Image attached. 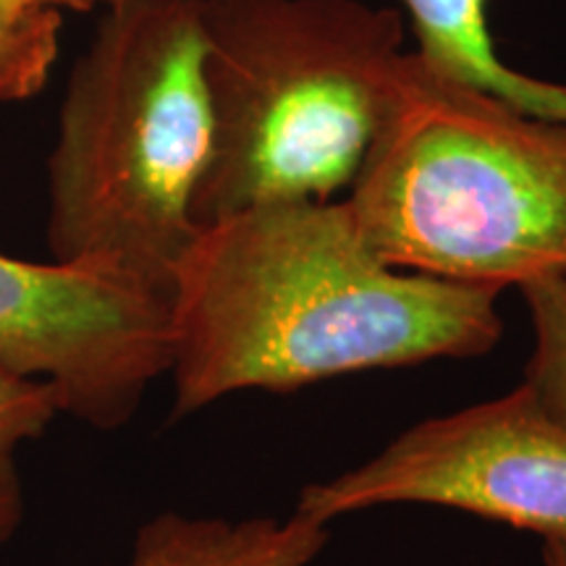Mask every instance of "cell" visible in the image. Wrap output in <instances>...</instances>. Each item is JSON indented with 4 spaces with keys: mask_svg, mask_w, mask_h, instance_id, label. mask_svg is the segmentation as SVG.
Segmentation results:
<instances>
[{
    "mask_svg": "<svg viewBox=\"0 0 566 566\" xmlns=\"http://www.w3.org/2000/svg\"><path fill=\"white\" fill-rule=\"evenodd\" d=\"M328 543V527L289 520H221L163 512L139 527L126 566H310Z\"/></svg>",
    "mask_w": 566,
    "mask_h": 566,
    "instance_id": "cell-8",
    "label": "cell"
},
{
    "mask_svg": "<svg viewBox=\"0 0 566 566\" xmlns=\"http://www.w3.org/2000/svg\"><path fill=\"white\" fill-rule=\"evenodd\" d=\"M346 202L401 271L495 292L566 275V124L405 51Z\"/></svg>",
    "mask_w": 566,
    "mask_h": 566,
    "instance_id": "cell-3",
    "label": "cell"
},
{
    "mask_svg": "<svg viewBox=\"0 0 566 566\" xmlns=\"http://www.w3.org/2000/svg\"><path fill=\"white\" fill-rule=\"evenodd\" d=\"M40 9L53 11H92V9H108L116 0H32Z\"/></svg>",
    "mask_w": 566,
    "mask_h": 566,
    "instance_id": "cell-13",
    "label": "cell"
},
{
    "mask_svg": "<svg viewBox=\"0 0 566 566\" xmlns=\"http://www.w3.org/2000/svg\"><path fill=\"white\" fill-rule=\"evenodd\" d=\"M202 0H116L71 69L48 158L51 260L168 292L210 163Z\"/></svg>",
    "mask_w": 566,
    "mask_h": 566,
    "instance_id": "cell-2",
    "label": "cell"
},
{
    "mask_svg": "<svg viewBox=\"0 0 566 566\" xmlns=\"http://www.w3.org/2000/svg\"><path fill=\"white\" fill-rule=\"evenodd\" d=\"M543 566H566V537H548L543 546Z\"/></svg>",
    "mask_w": 566,
    "mask_h": 566,
    "instance_id": "cell-14",
    "label": "cell"
},
{
    "mask_svg": "<svg viewBox=\"0 0 566 566\" xmlns=\"http://www.w3.org/2000/svg\"><path fill=\"white\" fill-rule=\"evenodd\" d=\"M59 415L53 384L0 365V457H17L19 446L45 436Z\"/></svg>",
    "mask_w": 566,
    "mask_h": 566,
    "instance_id": "cell-11",
    "label": "cell"
},
{
    "mask_svg": "<svg viewBox=\"0 0 566 566\" xmlns=\"http://www.w3.org/2000/svg\"><path fill=\"white\" fill-rule=\"evenodd\" d=\"M24 520V483L17 457H0V546L19 533Z\"/></svg>",
    "mask_w": 566,
    "mask_h": 566,
    "instance_id": "cell-12",
    "label": "cell"
},
{
    "mask_svg": "<svg viewBox=\"0 0 566 566\" xmlns=\"http://www.w3.org/2000/svg\"><path fill=\"white\" fill-rule=\"evenodd\" d=\"M417 55L438 74L483 90L530 116L566 124V84L530 76L501 59L488 21L491 0H401Z\"/></svg>",
    "mask_w": 566,
    "mask_h": 566,
    "instance_id": "cell-7",
    "label": "cell"
},
{
    "mask_svg": "<svg viewBox=\"0 0 566 566\" xmlns=\"http://www.w3.org/2000/svg\"><path fill=\"white\" fill-rule=\"evenodd\" d=\"M533 323L525 386L551 417L566 424V275L520 286Z\"/></svg>",
    "mask_w": 566,
    "mask_h": 566,
    "instance_id": "cell-9",
    "label": "cell"
},
{
    "mask_svg": "<svg viewBox=\"0 0 566 566\" xmlns=\"http://www.w3.org/2000/svg\"><path fill=\"white\" fill-rule=\"evenodd\" d=\"M61 11L0 17V103L34 97L51 80L61 48Z\"/></svg>",
    "mask_w": 566,
    "mask_h": 566,
    "instance_id": "cell-10",
    "label": "cell"
},
{
    "mask_svg": "<svg viewBox=\"0 0 566 566\" xmlns=\"http://www.w3.org/2000/svg\"><path fill=\"white\" fill-rule=\"evenodd\" d=\"M405 21L365 0H202L212 147L195 223L349 189L384 122Z\"/></svg>",
    "mask_w": 566,
    "mask_h": 566,
    "instance_id": "cell-4",
    "label": "cell"
},
{
    "mask_svg": "<svg viewBox=\"0 0 566 566\" xmlns=\"http://www.w3.org/2000/svg\"><path fill=\"white\" fill-rule=\"evenodd\" d=\"M30 9H40L32 0H0V17H11V13H21Z\"/></svg>",
    "mask_w": 566,
    "mask_h": 566,
    "instance_id": "cell-15",
    "label": "cell"
},
{
    "mask_svg": "<svg viewBox=\"0 0 566 566\" xmlns=\"http://www.w3.org/2000/svg\"><path fill=\"white\" fill-rule=\"evenodd\" d=\"M495 289L388 265L349 202H263L197 231L171 289L174 420L239 391L483 357Z\"/></svg>",
    "mask_w": 566,
    "mask_h": 566,
    "instance_id": "cell-1",
    "label": "cell"
},
{
    "mask_svg": "<svg viewBox=\"0 0 566 566\" xmlns=\"http://www.w3.org/2000/svg\"><path fill=\"white\" fill-rule=\"evenodd\" d=\"M0 365L53 384L74 420L124 428L171 370V296L113 268L0 252Z\"/></svg>",
    "mask_w": 566,
    "mask_h": 566,
    "instance_id": "cell-6",
    "label": "cell"
},
{
    "mask_svg": "<svg viewBox=\"0 0 566 566\" xmlns=\"http://www.w3.org/2000/svg\"><path fill=\"white\" fill-rule=\"evenodd\" d=\"M462 509L566 537V424L522 384L501 399L424 420L370 462L300 493L296 516L328 527L373 506Z\"/></svg>",
    "mask_w": 566,
    "mask_h": 566,
    "instance_id": "cell-5",
    "label": "cell"
}]
</instances>
